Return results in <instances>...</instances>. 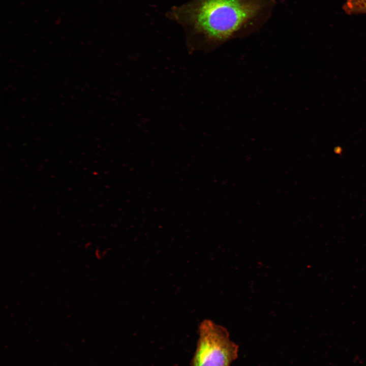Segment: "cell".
I'll return each mask as SVG.
<instances>
[{"label":"cell","mask_w":366,"mask_h":366,"mask_svg":"<svg viewBox=\"0 0 366 366\" xmlns=\"http://www.w3.org/2000/svg\"><path fill=\"white\" fill-rule=\"evenodd\" d=\"M191 366H231L238 356V346L227 330L209 320L203 321Z\"/></svg>","instance_id":"2"},{"label":"cell","mask_w":366,"mask_h":366,"mask_svg":"<svg viewBox=\"0 0 366 366\" xmlns=\"http://www.w3.org/2000/svg\"><path fill=\"white\" fill-rule=\"evenodd\" d=\"M276 5L275 0H192L167 16L182 25L191 45H214L257 30Z\"/></svg>","instance_id":"1"},{"label":"cell","mask_w":366,"mask_h":366,"mask_svg":"<svg viewBox=\"0 0 366 366\" xmlns=\"http://www.w3.org/2000/svg\"><path fill=\"white\" fill-rule=\"evenodd\" d=\"M343 9L349 14H366V0H347Z\"/></svg>","instance_id":"3"}]
</instances>
